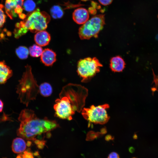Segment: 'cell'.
<instances>
[{"instance_id": "cell-6", "label": "cell", "mask_w": 158, "mask_h": 158, "mask_svg": "<svg viewBox=\"0 0 158 158\" xmlns=\"http://www.w3.org/2000/svg\"><path fill=\"white\" fill-rule=\"evenodd\" d=\"M50 20L49 15L37 8L28 15L27 18L21 21L25 27L31 32H37L45 30Z\"/></svg>"}, {"instance_id": "cell-5", "label": "cell", "mask_w": 158, "mask_h": 158, "mask_svg": "<svg viewBox=\"0 0 158 158\" xmlns=\"http://www.w3.org/2000/svg\"><path fill=\"white\" fill-rule=\"evenodd\" d=\"M102 66L96 57H87L78 61L77 72L81 78L82 82H85L89 81L99 73Z\"/></svg>"}, {"instance_id": "cell-8", "label": "cell", "mask_w": 158, "mask_h": 158, "mask_svg": "<svg viewBox=\"0 0 158 158\" xmlns=\"http://www.w3.org/2000/svg\"><path fill=\"white\" fill-rule=\"evenodd\" d=\"M59 96L54 106L55 115L60 118L71 120L75 111L66 96L60 93Z\"/></svg>"}, {"instance_id": "cell-1", "label": "cell", "mask_w": 158, "mask_h": 158, "mask_svg": "<svg viewBox=\"0 0 158 158\" xmlns=\"http://www.w3.org/2000/svg\"><path fill=\"white\" fill-rule=\"evenodd\" d=\"M20 123L17 130V135L24 139L33 141L42 135L51 136V131L59 127L55 120L47 118H38L31 109H25L20 113L18 118Z\"/></svg>"}, {"instance_id": "cell-32", "label": "cell", "mask_w": 158, "mask_h": 158, "mask_svg": "<svg viewBox=\"0 0 158 158\" xmlns=\"http://www.w3.org/2000/svg\"><path fill=\"white\" fill-rule=\"evenodd\" d=\"M157 18H158V15L157 16Z\"/></svg>"}, {"instance_id": "cell-29", "label": "cell", "mask_w": 158, "mask_h": 158, "mask_svg": "<svg viewBox=\"0 0 158 158\" xmlns=\"http://www.w3.org/2000/svg\"><path fill=\"white\" fill-rule=\"evenodd\" d=\"M4 104L2 101L0 99V112H1L3 110Z\"/></svg>"}, {"instance_id": "cell-21", "label": "cell", "mask_w": 158, "mask_h": 158, "mask_svg": "<svg viewBox=\"0 0 158 158\" xmlns=\"http://www.w3.org/2000/svg\"><path fill=\"white\" fill-rule=\"evenodd\" d=\"M23 5V9L29 12L34 11L36 7L35 4L32 0H26Z\"/></svg>"}, {"instance_id": "cell-17", "label": "cell", "mask_w": 158, "mask_h": 158, "mask_svg": "<svg viewBox=\"0 0 158 158\" xmlns=\"http://www.w3.org/2000/svg\"><path fill=\"white\" fill-rule=\"evenodd\" d=\"M29 54L31 56L37 57L41 56L43 50L42 47L34 44L29 48Z\"/></svg>"}, {"instance_id": "cell-13", "label": "cell", "mask_w": 158, "mask_h": 158, "mask_svg": "<svg viewBox=\"0 0 158 158\" xmlns=\"http://www.w3.org/2000/svg\"><path fill=\"white\" fill-rule=\"evenodd\" d=\"M123 59L119 56L113 57L110 60V67L111 70L115 72L122 71L125 67Z\"/></svg>"}, {"instance_id": "cell-3", "label": "cell", "mask_w": 158, "mask_h": 158, "mask_svg": "<svg viewBox=\"0 0 158 158\" xmlns=\"http://www.w3.org/2000/svg\"><path fill=\"white\" fill-rule=\"evenodd\" d=\"M21 81L20 83L21 89L18 90V91L21 90L19 93L20 96L21 97L23 95L24 99L22 102L27 105L29 101L35 99L39 92V86L32 74L30 66H28L26 67Z\"/></svg>"}, {"instance_id": "cell-4", "label": "cell", "mask_w": 158, "mask_h": 158, "mask_svg": "<svg viewBox=\"0 0 158 158\" xmlns=\"http://www.w3.org/2000/svg\"><path fill=\"white\" fill-rule=\"evenodd\" d=\"M105 24L104 15H95L79 28L78 34L81 40L97 38Z\"/></svg>"}, {"instance_id": "cell-7", "label": "cell", "mask_w": 158, "mask_h": 158, "mask_svg": "<svg viewBox=\"0 0 158 158\" xmlns=\"http://www.w3.org/2000/svg\"><path fill=\"white\" fill-rule=\"evenodd\" d=\"M109 107V105L107 104L97 106L92 105L90 108H83L82 114L84 118L90 123L104 124L110 118L107 111Z\"/></svg>"}, {"instance_id": "cell-15", "label": "cell", "mask_w": 158, "mask_h": 158, "mask_svg": "<svg viewBox=\"0 0 158 158\" xmlns=\"http://www.w3.org/2000/svg\"><path fill=\"white\" fill-rule=\"evenodd\" d=\"M28 146L24 139L20 137L14 139L12 142V149L13 152L16 153H20L24 152Z\"/></svg>"}, {"instance_id": "cell-27", "label": "cell", "mask_w": 158, "mask_h": 158, "mask_svg": "<svg viewBox=\"0 0 158 158\" xmlns=\"http://www.w3.org/2000/svg\"><path fill=\"white\" fill-rule=\"evenodd\" d=\"M91 4L92 7L95 8L99 9L101 8L100 5H99L96 2L94 1H92L91 3Z\"/></svg>"}, {"instance_id": "cell-23", "label": "cell", "mask_w": 158, "mask_h": 158, "mask_svg": "<svg viewBox=\"0 0 158 158\" xmlns=\"http://www.w3.org/2000/svg\"><path fill=\"white\" fill-rule=\"evenodd\" d=\"M99 134L94 132H90L87 135L86 139L87 140H91L94 139L99 135Z\"/></svg>"}, {"instance_id": "cell-26", "label": "cell", "mask_w": 158, "mask_h": 158, "mask_svg": "<svg viewBox=\"0 0 158 158\" xmlns=\"http://www.w3.org/2000/svg\"><path fill=\"white\" fill-rule=\"evenodd\" d=\"M107 158H120L118 154L116 152H113L110 153Z\"/></svg>"}, {"instance_id": "cell-9", "label": "cell", "mask_w": 158, "mask_h": 158, "mask_svg": "<svg viewBox=\"0 0 158 158\" xmlns=\"http://www.w3.org/2000/svg\"><path fill=\"white\" fill-rule=\"evenodd\" d=\"M24 1V0H6L5 11L11 19L16 17L14 13L15 10L17 8L22 7Z\"/></svg>"}, {"instance_id": "cell-24", "label": "cell", "mask_w": 158, "mask_h": 158, "mask_svg": "<svg viewBox=\"0 0 158 158\" xmlns=\"http://www.w3.org/2000/svg\"><path fill=\"white\" fill-rule=\"evenodd\" d=\"M113 0H98L99 3L104 6H107L110 4Z\"/></svg>"}, {"instance_id": "cell-30", "label": "cell", "mask_w": 158, "mask_h": 158, "mask_svg": "<svg viewBox=\"0 0 158 158\" xmlns=\"http://www.w3.org/2000/svg\"><path fill=\"white\" fill-rule=\"evenodd\" d=\"M156 38L157 40H158V35H157Z\"/></svg>"}, {"instance_id": "cell-16", "label": "cell", "mask_w": 158, "mask_h": 158, "mask_svg": "<svg viewBox=\"0 0 158 158\" xmlns=\"http://www.w3.org/2000/svg\"><path fill=\"white\" fill-rule=\"evenodd\" d=\"M39 90L40 94L45 97L50 96L52 92V88L51 85L47 82L42 83L39 86Z\"/></svg>"}, {"instance_id": "cell-12", "label": "cell", "mask_w": 158, "mask_h": 158, "mask_svg": "<svg viewBox=\"0 0 158 158\" xmlns=\"http://www.w3.org/2000/svg\"><path fill=\"white\" fill-rule=\"evenodd\" d=\"M34 39L37 44L44 47L49 44L51 40V36L48 32L44 30L37 32Z\"/></svg>"}, {"instance_id": "cell-28", "label": "cell", "mask_w": 158, "mask_h": 158, "mask_svg": "<svg viewBox=\"0 0 158 158\" xmlns=\"http://www.w3.org/2000/svg\"><path fill=\"white\" fill-rule=\"evenodd\" d=\"M18 16H19V18L20 19H25L26 17V15L25 14H23V13H21V14H19V15H18Z\"/></svg>"}, {"instance_id": "cell-25", "label": "cell", "mask_w": 158, "mask_h": 158, "mask_svg": "<svg viewBox=\"0 0 158 158\" xmlns=\"http://www.w3.org/2000/svg\"><path fill=\"white\" fill-rule=\"evenodd\" d=\"M88 11L90 14L94 16L97 13L96 9L92 6L89 8Z\"/></svg>"}, {"instance_id": "cell-10", "label": "cell", "mask_w": 158, "mask_h": 158, "mask_svg": "<svg viewBox=\"0 0 158 158\" xmlns=\"http://www.w3.org/2000/svg\"><path fill=\"white\" fill-rule=\"evenodd\" d=\"M40 56L42 63L45 66H52L56 59L55 52L49 48H46L43 50Z\"/></svg>"}, {"instance_id": "cell-31", "label": "cell", "mask_w": 158, "mask_h": 158, "mask_svg": "<svg viewBox=\"0 0 158 158\" xmlns=\"http://www.w3.org/2000/svg\"><path fill=\"white\" fill-rule=\"evenodd\" d=\"M82 1H88V0H81Z\"/></svg>"}, {"instance_id": "cell-22", "label": "cell", "mask_w": 158, "mask_h": 158, "mask_svg": "<svg viewBox=\"0 0 158 158\" xmlns=\"http://www.w3.org/2000/svg\"><path fill=\"white\" fill-rule=\"evenodd\" d=\"M4 6L2 4H0V28L2 27L6 21V16L3 11Z\"/></svg>"}, {"instance_id": "cell-20", "label": "cell", "mask_w": 158, "mask_h": 158, "mask_svg": "<svg viewBox=\"0 0 158 158\" xmlns=\"http://www.w3.org/2000/svg\"><path fill=\"white\" fill-rule=\"evenodd\" d=\"M16 52L19 58L25 59L28 57L29 54V49L26 47L20 46L16 49Z\"/></svg>"}, {"instance_id": "cell-2", "label": "cell", "mask_w": 158, "mask_h": 158, "mask_svg": "<svg viewBox=\"0 0 158 158\" xmlns=\"http://www.w3.org/2000/svg\"><path fill=\"white\" fill-rule=\"evenodd\" d=\"M60 93L67 97L75 111L80 112L85 104L88 91L80 85L69 83L63 87Z\"/></svg>"}, {"instance_id": "cell-14", "label": "cell", "mask_w": 158, "mask_h": 158, "mask_svg": "<svg viewBox=\"0 0 158 158\" xmlns=\"http://www.w3.org/2000/svg\"><path fill=\"white\" fill-rule=\"evenodd\" d=\"M12 71L4 61H0V84L5 83L12 75Z\"/></svg>"}, {"instance_id": "cell-18", "label": "cell", "mask_w": 158, "mask_h": 158, "mask_svg": "<svg viewBox=\"0 0 158 158\" xmlns=\"http://www.w3.org/2000/svg\"><path fill=\"white\" fill-rule=\"evenodd\" d=\"M50 12L52 17L54 19L61 18L63 15V9L58 5L53 6L50 10Z\"/></svg>"}, {"instance_id": "cell-19", "label": "cell", "mask_w": 158, "mask_h": 158, "mask_svg": "<svg viewBox=\"0 0 158 158\" xmlns=\"http://www.w3.org/2000/svg\"><path fill=\"white\" fill-rule=\"evenodd\" d=\"M16 28L14 30L15 37H19L25 34L28 30L24 26L21 21L20 23H17L16 25Z\"/></svg>"}, {"instance_id": "cell-11", "label": "cell", "mask_w": 158, "mask_h": 158, "mask_svg": "<svg viewBox=\"0 0 158 158\" xmlns=\"http://www.w3.org/2000/svg\"><path fill=\"white\" fill-rule=\"evenodd\" d=\"M88 11L84 8H78L75 10L73 13V18L77 24H83L89 19Z\"/></svg>"}]
</instances>
